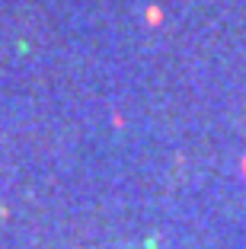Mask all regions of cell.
<instances>
[{
	"mask_svg": "<svg viewBox=\"0 0 246 249\" xmlns=\"http://www.w3.org/2000/svg\"><path fill=\"white\" fill-rule=\"evenodd\" d=\"M240 173H243V179H246V154H243V160H240Z\"/></svg>",
	"mask_w": 246,
	"mask_h": 249,
	"instance_id": "cell-2",
	"label": "cell"
},
{
	"mask_svg": "<svg viewBox=\"0 0 246 249\" xmlns=\"http://www.w3.org/2000/svg\"><path fill=\"white\" fill-rule=\"evenodd\" d=\"M147 22H151V26H157V22H160V10H147Z\"/></svg>",
	"mask_w": 246,
	"mask_h": 249,
	"instance_id": "cell-1",
	"label": "cell"
}]
</instances>
